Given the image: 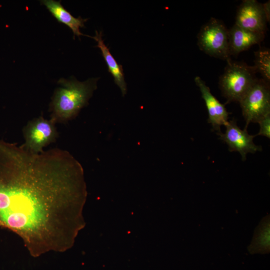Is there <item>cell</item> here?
Listing matches in <instances>:
<instances>
[{"instance_id":"cell-11","label":"cell","mask_w":270,"mask_h":270,"mask_svg":"<svg viewBox=\"0 0 270 270\" xmlns=\"http://www.w3.org/2000/svg\"><path fill=\"white\" fill-rule=\"evenodd\" d=\"M40 2L46 7L58 22L66 24L71 29L74 37L75 36H80L84 35L80 32V28L84 27V24L88 20L87 18H83L80 16H73L61 4L60 1L43 0H41Z\"/></svg>"},{"instance_id":"cell-14","label":"cell","mask_w":270,"mask_h":270,"mask_svg":"<svg viewBox=\"0 0 270 270\" xmlns=\"http://www.w3.org/2000/svg\"><path fill=\"white\" fill-rule=\"evenodd\" d=\"M254 65L256 72L260 74L262 80L270 84V51L268 48H262L254 52Z\"/></svg>"},{"instance_id":"cell-15","label":"cell","mask_w":270,"mask_h":270,"mask_svg":"<svg viewBox=\"0 0 270 270\" xmlns=\"http://www.w3.org/2000/svg\"><path fill=\"white\" fill-rule=\"evenodd\" d=\"M258 123L260 124V129L259 132L257 134L258 136H262L266 138H270V114L266 115Z\"/></svg>"},{"instance_id":"cell-9","label":"cell","mask_w":270,"mask_h":270,"mask_svg":"<svg viewBox=\"0 0 270 270\" xmlns=\"http://www.w3.org/2000/svg\"><path fill=\"white\" fill-rule=\"evenodd\" d=\"M194 82L199 88L202 98L205 102L208 114V122L212 124L214 129L220 130V126H226L228 122L229 113L224 105L212 94L210 88L200 77L196 76Z\"/></svg>"},{"instance_id":"cell-6","label":"cell","mask_w":270,"mask_h":270,"mask_svg":"<svg viewBox=\"0 0 270 270\" xmlns=\"http://www.w3.org/2000/svg\"><path fill=\"white\" fill-rule=\"evenodd\" d=\"M55 124L42 116L29 121L23 129L24 142L22 146L32 153L42 152L44 147L55 142L58 137Z\"/></svg>"},{"instance_id":"cell-1","label":"cell","mask_w":270,"mask_h":270,"mask_svg":"<svg viewBox=\"0 0 270 270\" xmlns=\"http://www.w3.org/2000/svg\"><path fill=\"white\" fill-rule=\"evenodd\" d=\"M84 192L82 168L67 150L34 154L0 140V227L18 236L32 256L70 247Z\"/></svg>"},{"instance_id":"cell-12","label":"cell","mask_w":270,"mask_h":270,"mask_svg":"<svg viewBox=\"0 0 270 270\" xmlns=\"http://www.w3.org/2000/svg\"><path fill=\"white\" fill-rule=\"evenodd\" d=\"M98 42L97 47L100 48L102 55L108 67V72L114 78L115 84L120 88L122 94L124 96L127 91L126 84L124 80V76L123 68L122 65L119 64L112 54L110 52L108 48L104 43L102 38V32H98L96 31L94 36H90Z\"/></svg>"},{"instance_id":"cell-5","label":"cell","mask_w":270,"mask_h":270,"mask_svg":"<svg viewBox=\"0 0 270 270\" xmlns=\"http://www.w3.org/2000/svg\"><path fill=\"white\" fill-rule=\"evenodd\" d=\"M246 122V130L250 122H258L270 114V85L262 78L257 79L239 102Z\"/></svg>"},{"instance_id":"cell-16","label":"cell","mask_w":270,"mask_h":270,"mask_svg":"<svg viewBox=\"0 0 270 270\" xmlns=\"http://www.w3.org/2000/svg\"><path fill=\"white\" fill-rule=\"evenodd\" d=\"M262 6L264 12L266 16L268 22H270V0L262 4Z\"/></svg>"},{"instance_id":"cell-13","label":"cell","mask_w":270,"mask_h":270,"mask_svg":"<svg viewBox=\"0 0 270 270\" xmlns=\"http://www.w3.org/2000/svg\"><path fill=\"white\" fill-rule=\"evenodd\" d=\"M250 253L268 252L270 251V216L263 218L257 227L252 242L248 246Z\"/></svg>"},{"instance_id":"cell-2","label":"cell","mask_w":270,"mask_h":270,"mask_svg":"<svg viewBox=\"0 0 270 270\" xmlns=\"http://www.w3.org/2000/svg\"><path fill=\"white\" fill-rule=\"evenodd\" d=\"M98 78L84 82L76 78H60L50 104V120L54 124L63 123L74 118L88 102L96 88Z\"/></svg>"},{"instance_id":"cell-10","label":"cell","mask_w":270,"mask_h":270,"mask_svg":"<svg viewBox=\"0 0 270 270\" xmlns=\"http://www.w3.org/2000/svg\"><path fill=\"white\" fill-rule=\"evenodd\" d=\"M264 35L242 28L234 24L228 30L230 55H237L253 45L260 44L264 38Z\"/></svg>"},{"instance_id":"cell-3","label":"cell","mask_w":270,"mask_h":270,"mask_svg":"<svg viewBox=\"0 0 270 270\" xmlns=\"http://www.w3.org/2000/svg\"><path fill=\"white\" fill-rule=\"evenodd\" d=\"M254 66L230 59L219 80L220 87L226 102H239L256 82Z\"/></svg>"},{"instance_id":"cell-7","label":"cell","mask_w":270,"mask_h":270,"mask_svg":"<svg viewBox=\"0 0 270 270\" xmlns=\"http://www.w3.org/2000/svg\"><path fill=\"white\" fill-rule=\"evenodd\" d=\"M267 22L262 4L256 0H244L238 8L234 24L252 32L265 34Z\"/></svg>"},{"instance_id":"cell-4","label":"cell","mask_w":270,"mask_h":270,"mask_svg":"<svg viewBox=\"0 0 270 270\" xmlns=\"http://www.w3.org/2000/svg\"><path fill=\"white\" fill-rule=\"evenodd\" d=\"M198 45L207 54L226 60L230 59L228 30L221 20L212 18L200 28Z\"/></svg>"},{"instance_id":"cell-8","label":"cell","mask_w":270,"mask_h":270,"mask_svg":"<svg viewBox=\"0 0 270 270\" xmlns=\"http://www.w3.org/2000/svg\"><path fill=\"white\" fill-rule=\"evenodd\" d=\"M225 126L226 130L224 134L218 133L220 138L227 144L230 151L238 152L243 160H246L248 153L261 150V147L254 143L253 139L256 136L250 135L246 130L240 128L234 120L228 122Z\"/></svg>"}]
</instances>
